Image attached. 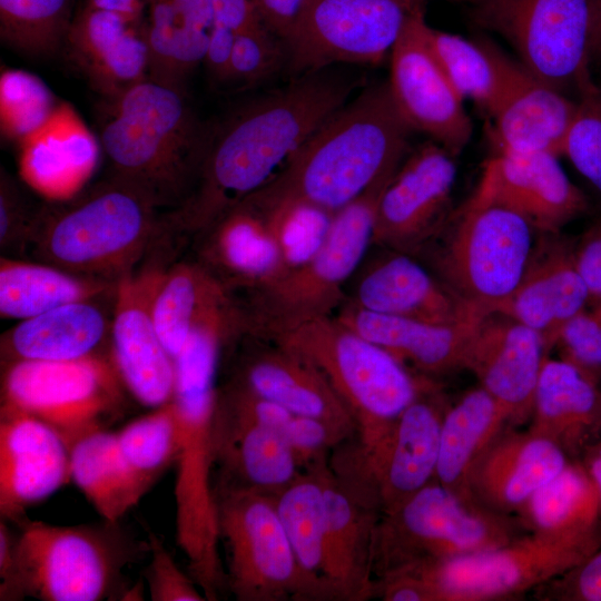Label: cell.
Masks as SVG:
<instances>
[{"instance_id":"6da1fadb","label":"cell","mask_w":601,"mask_h":601,"mask_svg":"<svg viewBox=\"0 0 601 601\" xmlns=\"http://www.w3.org/2000/svg\"><path fill=\"white\" fill-rule=\"evenodd\" d=\"M327 69L304 73L246 106L209 139L189 196L164 213V237L169 243L188 248L194 237L267 185L347 102L358 80Z\"/></svg>"},{"instance_id":"7a4b0ae2","label":"cell","mask_w":601,"mask_h":601,"mask_svg":"<svg viewBox=\"0 0 601 601\" xmlns=\"http://www.w3.org/2000/svg\"><path fill=\"white\" fill-rule=\"evenodd\" d=\"M412 131L387 81L370 86L328 117L249 196L263 204L304 201L334 214L398 168Z\"/></svg>"},{"instance_id":"3957f363","label":"cell","mask_w":601,"mask_h":601,"mask_svg":"<svg viewBox=\"0 0 601 601\" xmlns=\"http://www.w3.org/2000/svg\"><path fill=\"white\" fill-rule=\"evenodd\" d=\"M105 102L100 144L111 176L162 211L177 208L189 196L209 144L183 87L148 77Z\"/></svg>"},{"instance_id":"277c9868","label":"cell","mask_w":601,"mask_h":601,"mask_svg":"<svg viewBox=\"0 0 601 601\" xmlns=\"http://www.w3.org/2000/svg\"><path fill=\"white\" fill-rule=\"evenodd\" d=\"M164 211L142 191L110 178L38 208L28 249L38 262L119 282L147 256Z\"/></svg>"},{"instance_id":"5b68a950","label":"cell","mask_w":601,"mask_h":601,"mask_svg":"<svg viewBox=\"0 0 601 601\" xmlns=\"http://www.w3.org/2000/svg\"><path fill=\"white\" fill-rule=\"evenodd\" d=\"M539 233L496 193L485 173L415 255L477 316L500 312L528 266Z\"/></svg>"},{"instance_id":"8992f818","label":"cell","mask_w":601,"mask_h":601,"mask_svg":"<svg viewBox=\"0 0 601 601\" xmlns=\"http://www.w3.org/2000/svg\"><path fill=\"white\" fill-rule=\"evenodd\" d=\"M16 535V562L0 584V600H120L124 569L149 552L120 522L52 525L24 519Z\"/></svg>"},{"instance_id":"52a82bcc","label":"cell","mask_w":601,"mask_h":601,"mask_svg":"<svg viewBox=\"0 0 601 601\" xmlns=\"http://www.w3.org/2000/svg\"><path fill=\"white\" fill-rule=\"evenodd\" d=\"M312 363L326 378L357 426L362 441L384 434L406 407L434 384L414 375L387 351L334 315L298 321L263 336Z\"/></svg>"},{"instance_id":"ba28073f","label":"cell","mask_w":601,"mask_h":601,"mask_svg":"<svg viewBox=\"0 0 601 601\" xmlns=\"http://www.w3.org/2000/svg\"><path fill=\"white\" fill-rule=\"evenodd\" d=\"M393 175L334 213L323 244L305 264L263 287L231 294L243 333L263 336L298 321L334 315L346 299L344 286L373 246L377 203Z\"/></svg>"},{"instance_id":"9c48e42d","label":"cell","mask_w":601,"mask_h":601,"mask_svg":"<svg viewBox=\"0 0 601 601\" xmlns=\"http://www.w3.org/2000/svg\"><path fill=\"white\" fill-rule=\"evenodd\" d=\"M525 532L514 515L491 510L433 480L380 516L373 536V579L494 549Z\"/></svg>"},{"instance_id":"30bf717a","label":"cell","mask_w":601,"mask_h":601,"mask_svg":"<svg viewBox=\"0 0 601 601\" xmlns=\"http://www.w3.org/2000/svg\"><path fill=\"white\" fill-rule=\"evenodd\" d=\"M445 404L434 384L424 390L381 436L355 435L329 454L338 482L363 505L388 513L435 480Z\"/></svg>"},{"instance_id":"8fae6325","label":"cell","mask_w":601,"mask_h":601,"mask_svg":"<svg viewBox=\"0 0 601 601\" xmlns=\"http://www.w3.org/2000/svg\"><path fill=\"white\" fill-rule=\"evenodd\" d=\"M226 585L238 601H321L323 590L302 570L272 495L214 485Z\"/></svg>"},{"instance_id":"7c38bea8","label":"cell","mask_w":601,"mask_h":601,"mask_svg":"<svg viewBox=\"0 0 601 601\" xmlns=\"http://www.w3.org/2000/svg\"><path fill=\"white\" fill-rule=\"evenodd\" d=\"M475 22L503 38L536 78L565 93L591 81L598 0H473Z\"/></svg>"},{"instance_id":"4fadbf2b","label":"cell","mask_w":601,"mask_h":601,"mask_svg":"<svg viewBox=\"0 0 601 601\" xmlns=\"http://www.w3.org/2000/svg\"><path fill=\"white\" fill-rule=\"evenodd\" d=\"M125 391L109 355L19 361L3 371L1 410L46 423L71 447L120 414Z\"/></svg>"},{"instance_id":"5bb4252c","label":"cell","mask_w":601,"mask_h":601,"mask_svg":"<svg viewBox=\"0 0 601 601\" xmlns=\"http://www.w3.org/2000/svg\"><path fill=\"white\" fill-rule=\"evenodd\" d=\"M600 546V533L525 532L504 545L405 572L422 578L434 601L515 600L575 566Z\"/></svg>"},{"instance_id":"9a60e30c","label":"cell","mask_w":601,"mask_h":601,"mask_svg":"<svg viewBox=\"0 0 601 601\" xmlns=\"http://www.w3.org/2000/svg\"><path fill=\"white\" fill-rule=\"evenodd\" d=\"M426 0H305L283 40L299 75L338 63L377 65L391 53L408 18Z\"/></svg>"},{"instance_id":"2e32d148","label":"cell","mask_w":601,"mask_h":601,"mask_svg":"<svg viewBox=\"0 0 601 601\" xmlns=\"http://www.w3.org/2000/svg\"><path fill=\"white\" fill-rule=\"evenodd\" d=\"M425 7L406 21L391 53L392 98L413 130L457 156L469 144L472 122L425 36Z\"/></svg>"},{"instance_id":"e0dca14e","label":"cell","mask_w":601,"mask_h":601,"mask_svg":"<svg viewBox=\"0 0 601 601\" xmlns=\"http://www.w3.org/2000/svg\"><path fill=\"white\" fill-rule=\"evenodd\" d=\"M455 157L431 140L403 159L380 196L373 245L414 256L420 252L451 213Z\"/></svg>"},{"instance_id":"ac0fdd59","label":"cell","mask_w":601,"mask_h":601,"mask_svg":"<svg viewBox=\"0 0 601 601\" xmlns=\"http://www.w3.org/2000/svg\"><path fill=\"white\" fill-rule=\"evenodd\" d=\"M157 267L141 264L118 282L109 356L126 388L141 405L169 403L175 390V359L165 347L151 314Z\"/></svg>"},{"instance_id":"d6986e66","label":"cell","mask_w":601,"mask_h":601,"mask_svg":"<svg viewBox=\"0 0 601 601\" xmlns=\"http://www.w3.org/2000/svg\"><path fill=\"white\" fill-rule=\"evenodd\" d=\"M549 352L542 336L502 314L482 318L466 347L469 370L503 408L509 425L530 422L535 388Z\"/></svg>"},{"instance_id":"ffe728a7","label":"cell","mask_w":601,"mask_h":601,"mask_svg":"<svg viewBox=\"0 0 601 601\" xmlns=\"http://www.w3.org/2000/svg\"><path fill=\"white\" fill-rule=\"evenodd\" d=\"M230 381L289 412L322 421L352 437L357 426L323 374L307 359L273 341L240 333Z\"/></svg>"},{"instance_id":"44dd1931","label":"cell","mask_w":601,"mask_h":601,"mask_svg":"<svg viewBox=\"0 0 601 601\" xmlns=\"http://www.w3.org/2000/svg\"><path fill=\"white\" fill-rule=\"evenodd\" d=\"M500 89L487 112L497 150L562 156L578 101L546 85L497 47Z\"/></svg>"},{"instance_id":"7402d4cb","label":"cell","mask_w":601,"mask_h":601,"mask_svg":"<svg viewBox=\"0 0 601 601\" xmlns=\"http://www.w3.org/2000/svg\"><path fill=\"white\" fill-rule=\"evenodd\" d=\"M188 248L189 257L233 295L263 287L285 274L269 218L249 198L194 237Z\"/></svg>"},{"instance_id":"603a6c76","label":"cell","mask_w":601,"mask_h":601,"mask_svg":"<svg viewBox=\"0 0 601 601\" xmlns=\"http://www.w3.org/2000/svg\"><path fill=\"white\" fill-rule=\"evenodd\" d=\"M0 418V514L19 524L27 509L71 481L70 447L32 416L1 410Z\"/></svg>"},{"instance_id":"cb8c5ba5","label":"cell","mask_w":601,"mask_h":601,"mask_svg":"<svg viewBox=\"0 0 601 601\" xmlns=\"http://www.w3.org/2000/svg\"><path fill=\"white\" fill-rule=\"evenodd\" d=\"M590 300L577 265L574 242L560 233H540L519 285L496 314L536 331L550 352L563 327Z\"/></svg>"},{"instance_id":"d4e9b609","label":"cell","mask_w":601,"mask_h":601,"mask_svg":"<svg viewBox=\"0 0 601 601\" xmlns=\"http://www.w3.org/2000/svg\"><path fill=\"white\" fill-rule=\"evenodd\" d=\"M63 46L75 66L105 99L149 77L150 56L142 16L83 6Z\"/></svg>"},{"instance_id":"484cf974","label":"cell","mask_w":601,"mask_h":601,"mask_svg":"<svg viewBox=\"0 0 601 601\" xmlns=\"http://www.w3.org/2000/svg\"><path fill=\"white\" fill-rule=\"evenodd\" d=\"M218 388V387H217ZM215 485L275 495L300 473L288 440L237 410L218 392L213 418Z\"/></svg>"},{"instance_id":"4316f807","label":"cell","mask_w":601,"mask_h":601,"mask_svg":"<svg viewBox=\"0 0 601 601\" xmlns=\"http://www.w3.org/2000/svg\"><path fill=\"white\" fill-rule=\"evenodd\" d=\"M373 313L452 325L477 316L414 255L388 250L364 268L351 298Z\"/></svg>"},{"instance_id":"83f0119b","label":"cell","mask_w":601,"mask_h":601,"mask_svg":"<svg viewBox=\"0 0 601 601\" xmlns=\"http://www.w3.org/2000/svg\"><path fill=\"white\" fill-rule=\"evenodd\" d=\"M559 157L546 151L497 150L484 166L497 195L539 234L560 233L588 208L587 197L570 180Z\"/></svg>"},{"instance_id":"f1b7e54d","label":"cell","mask_w":601,"mask_h":601,"mask_svg":"<svg viewBox=\"0 0 601 601\" xmlns=\"http://www.w3.org/2000/svg\"><path fill=\"white\" fill-rule=\"evenodd\" d=\"M580 461L601 440V390L575 365L545 357L535 388L529 428Z\"/></svg>"},{"instance_id":"f546056e","label":"cell","mask_w":601,"mask_h":601,"mask_svg":"<svg viewBox=\"0 0 601 601\" xmlns=\"http://www.w3.org/2000/svg\"><path fill=\"white\" fill-rule=\"evenodd\" d=\"M569 461L549 440L508 426L476 462L470 490L486 508L514 515Z\"/></svg>"},{"instance_id":"4dcf8cb0","label":"cell","mask_w":601,"mask_h":601,"mask_svg":"<svg viewBox=\"0 0 601 601\" xmlns=\"http://www.w3.org/2000/svg\"><path fill=\"white\" fill-rule=\"evenodd\" d=\"M115 296L71 302L19 321L1 337L2 362L7 365L106 355L101 349L110 343L114 307L109 311L105 300Z\"/></svg>"},{"instance_id":"1f68e13d","label":"cell","mask_w":601,"mask_h":601,"mask_svg":"<svg viewBox=\"0 0 601 601\" xmlns=\"http://www.w3.org/2000/svg\"><path fill=\"white\" fill-rule=\"evenodd\" d=\"M327 510L325 579L333 600L374 598L372 549L380 514L357 501L335 477L328 461L319 467Z\"/></svg>"},{"instance_id":"d6a6232c","label":"cell","mask_w":601,"mask_h":601,"mask_svg":"<svg viewBox=\"0 0 601 601\" xmlns=\"http://www.w3.org/2000/svg\"><path fill=\"white\" fill-rule=\"evenodd\" d=\"M339 322L425 376L462 368L477 323L441 325L373 313L344 302L334 315Z\"/></svg>"},{"instance_id":"836d02e7","label":"cell","mask_w":601,"mask_h":601,"mask_svg":"<svg viewBox=\"0 0 601 601\" xmlns=\"http://www.w3.org/2000/svg\"><path fill=\"white\" fill-rule=\"evenodd\" d=\"M20 171L33 188L52 199L73 196L97 161V142L68 104L19 142Z\"/></svg>"},{"instance_id":"e575fe53","label":"cell","mask_w":601,"mask_h":601,"mask_svg":"<svg viewBox=\"0 0 601 601\" xmlns=\"http://www.w3.org/2000/svg\"><path fill=\"white\" fill-rule=\"evenodd\" d=\"M211 27V0H150L145 19L149 77L183 87L204 62Z\"/></svg>"},{"instance_id":"d590c367","label":"cell","mask_w":601,"mask_h":601,"mask_svg":"<svg viewBox=\"0 0 601 601\" xmlns=\"http://www.w3.org/2000/svg\"><path fill=\"white\" fill-rule=\"evenodd\" d=\"M503 408L481 386L466 392L445 411L435 480L467 499L472 471L496 437L508 427Z\"/></svg>"},{"instance_id":"8d00e7d4","label":"cell","mask_w":601,"mask_h":601,"mask_svg":"<svg viewBox=\"0 0 601 601\" xmlns=\"http://www.w3.org/2000/svg\"><path fill=\"white\" fill-rule=\"evenodd\" d=\"M118 282L73 274L42 262L0 260V314L19 321L71 302L116 295Z\"/></svg>"},{"instance_id":"74e56055","label":"cell","mask_w":601,"mask_h":601,"mask_svg":"<svg viewBox=\"0 0 601 601\" xmlns=\"http://www.w3.org/2000/svg\"><path fill=\"white\" fill-rule=\"evenodd\" d=\"M229 296L230 293L189 256L157 267L151 314L159 337L174 359L201 317Z\"/></svg>"},{"instance_id":"f35d334b","label":"cell","mask_w":601,"mask_h":601,"mask_svg":"<svg viewBox=\"0 0 601 601\" xmlns=\"http://www.w3.org/2000/svg\"><path fill=\"white\" fill-rule=\"evenodd\" d=\"M514 516L526 532L601 534L598 494L581 461L570 460L530 495Z\"/></svg>"},{"instance_id":"ab89813d","label":"cell","mask_w":601,"mask_h":601,"mask_svg":"<svg viewBox=\"0 0 601 601\" xmlns=\"http://www.w3.org/2000/svg\"><path fill=\"white\" fill-rule=\"evenodd\" d=\"M70 476L102 520L120 522L147 493L125 464L116 433L91 432L70 447Z\"/></svg>"},{"instance_id":"60d3db41","label":"cell","mask_w":601,"mask_h":601,"mask_svg":"<svg viewBox=\"0 0 601 601\" xmlns=\"http://www.w3.org/2000/svg\"><path fill=\"white\" fill-rule=\"evenodd\" d=\"M323 464L302 470L292 483L272 496L302 570L327 600H333L325 579L327 510L319 472Z\"/></svg>"},{"instance_id":"b9f144b4","label":"cell","mask_w":601,"mask_h":601,"mask_svg":"<svg viewBox=\"0 0 601 601\" xmlns=\"http://www.w3.org/2000/svg\"><path fill=\"white\" fill-rule=\"evenodd\" d=\"M425 36L460 97L472 100L487 115L500 89L497 46L485 39L471 40L445 32L428 23Z\"/></svg>"},{"instance_id":"7bdbcfd3","label":"cell","mask_w":601,"mask_h":601,"mask_svg":"<svg viewBox=\"0 0 601 601\" xmlns=\"http://www.w3.org/2000/svg\"><path fill=\"white\" fill-rule=\"evenodd\" d=\"M115 433L121 459L147 492L176 464L178 433L171 402L152 408Z\"/></svg>"},{"instance_id":"ee69618b","label":"cell","mask_w":601,"mask_h":601,"mask_svg":"<svg viewBox=\"0 0 601 601\" xmlns=\"http://www.w3.org/2000/svg\"><path fill=\"white\" fill-rule=\"evenodd\" d=\"M73 0H0V37L14 50L49 56L60 49L75 17Z\"/></svg>"},{"instance_id":"f6af8a7d","label":"cell","mask_w":601,"mask_h":601,"mask_svg":"<svg viewBox=\"0 0 601 601\" xmlns=\"http://www.w3.org/2000/svg\"><path fill=\"white\" fill-rule=\"evenodd\" d=\"M246 198L266 211L278 242L285 274L305 264L318 250L334 216L304 201L263 204L250 196Z\"/></svg>"},{"instance_id":"bcb514c9","label":"cell","mask_w":601,"mask_h":601,"mask_svg":"<svg viewBox=\"0 0 601 601\" xmlns=\"http://www.w3.org/2000/svg\"><path fill=\"white\" fill-rule=\"evenodd\" d=\"M59 104L37 76L7 69L0 78L2 137L18 144L40 128Z\"/></svg>"},{"instance_id":"7dc6e473","label":"cell","mask_w":601,"mask_h":601,"mask_svg":"<svg viewBox=\"0 0 601 601\" xmlns=\"http://www.w3.org/2000/svg\"><path fill=\"white\" fill-rule=\"evenodd\" d=\"M577 101L562 156L601 193V87L591 80L580 89Z\"/></svg>"},{"instance_id":"c3c4849f","label":"cell","mask_w":601,"mask_h":601,"mask_svg":"<svg viewBox=\"0 0 601 601\" xmlns=\"http://www.w3.org/2000/svg\"><path fill=\"white\" fill-rule=\"evenodd\" d=\"M287 63L284 41L266 26L235 36L229 81L257 83L276 73Z\"/></svg>"},{"instance_id":"681fc988","label":"cell","mask_w":601,"mask_h":601,"mask_svg":"<svg viewBox=\"0 0 601 601\" xmlns=\"http://www.w3.org/2000/svg\"><path fill=\"white\" fill-rule=\"evenodd\" d=\"M563 327L555 344L560 358L598 382L601 373V300L592 302Z\"/></svg>"},{"instance_id":"f907efd6","label":"cell","mask_w":601,"mask_h":601,"mask_svg":"<svg viewBox=\"0 0 601 601\" xmlns=\"http://www.w3.org/2000/svg\"><path fill=\"white\" fill-rule=\"evenodd\" d=\"M11 176L0 175V248L2 256H19L28 250L36 215Z\"/></svg>"},{"instance_id":"816d5d0a","label":"cell","mask_w":601,"mask_h":601,"mask_svg":"<svg viewBox=\"0 0 601 601\" xmlns=\"http://www.w3.org/2000/svg\"><path fill=\"white\" fill-rule=\"evenodd\" d=\"M150 563L146 580L152 601H201L206 600L190 575L175 563L161 540L152 532L148 534Z\"/></svg>"},{"instance_id":"f5cc1de1","label":"cell","mask_w":601,"mask_h":601,"mask_svg":"<svg viewBox=\"0 0 601 601\" xmlns=\"http://www.w3.org/2000/svg\"><path fill=\"white\" fill-rule=\"evenodd\" d=\"M533 595L540 601H601V546Z\"/></svg>"},{"instance_id":"db71d44e","label":"cell","mask_w":601,"mask_h":601,"mask_svg":"<svg viewBox=\"0 0 601 601\" xmlns=\"http://www.w3.org/2000/svg\"><path fill=\"white\" fill-rule=\"evenodd\" d=\"M574 255L590 292V303L601 300V216L574 242Z\"/></svg>"},{"instance_id":"11a10c76","label":"cell","mask_w":601,"mask_h":601,"mask_svg":"<svg viewBox=\"0 0 601 601\" xmlns=\"http://www.w3.org/2000/svg\"><path fill=\"white\" fill-rule=\"evenodd\" d=\"M213 24L237 35L265 26L253 0H211Z\"/></svg>"},{"instance_id":"9f6ffc18","label":"cell","mask_w":601,"mask_h":601,"mask_svg":"<svg viewBox=\"0 0 601 601\" xmlns=\"http://www.w3.org/2000/svg\"><path fill=\"white\" fill-rule=\"evenodd\" d=\"M235 36L220 26L211 27L204 62L209 75L218 82L229 81Z\"/></svg>"},{"instance_id":"6f0895ef","label":"cell","mask_w":601,"mask_h":601,"mask_svg":"<svg viewBox=\"0 0 601 601\" xmlns=\"http://www.w3.org/2000/svg\"><path fill=\"white\" fill-rule=\"evenodd\" d=\"M265 26L284 40L295 24L305 0H253Z\"/></svg>"},{"instance_id":"680465c9","label":"cell","mask_w":601,"mask_h":601,"mask_svg":"<svg viewBox=\"0 0 601 601\" xmlns=\"http://www.w3.org/2000/svg\"><path fill=\"white\" fill-rule=\"evenodd\" d=\"M150 0H86L85 6L131 16H142Z\"/></svg>"},{"instance_id":"91938a15","label":"cell","mask_w":601,"mask_h":601,"mask_svg":"<svg viewBox=\"0 0 601 601\" xmlns=\"http://www.w3.org/2000/svg\"><path fill=\"white\" fill-rule=\"evenodd\" d=\"M580 461L584 465L595 487L601 522V440L593 445Z\"/></svg>"},{"instance_id":"94428289","label":"cell","mask_w":601,"mask_h":601,"mask_svg":"<svg viewBox=\"0 0 601 601\" xmlns=\"http://www.w3.org/2000/svg\"><path fill=\"white\" fill-rule=\"evenodd\" d=\"M591 56L601 57V0H598L597 24L592 40Z\"/></svg>"},{"instance_id":"6125c7cd","label":"cell","mask_w":601,"mask_h":601,"mask_svg":"<svg viewBox=\"0 0 601 601\" xmlns=\"http://www.w3.org/2000/svg\"><path fill=\"white\" fill-rule=\"evenodd\" d=\"M144 588H142V584L141 582L136 584V585H131V587H127L126 590L124 591L122 595H121V599L120 600H129V601H132V600H144Z\"/></svg>"},{"instance_id":"be15d7a7","label":"cell","mask_w":601,"mask_h":601,"mask_svg":"<svg viewBox=\"0 0 601 601\" xmlns=\"http://www.w3.org/2000/svg\"><path fill=\"white\" fill-rule=\"evenodd\" d=\"M598 384H599V387H600V390H601V373H600V375L598 376Z\"/></svg>"}]
</instances>
